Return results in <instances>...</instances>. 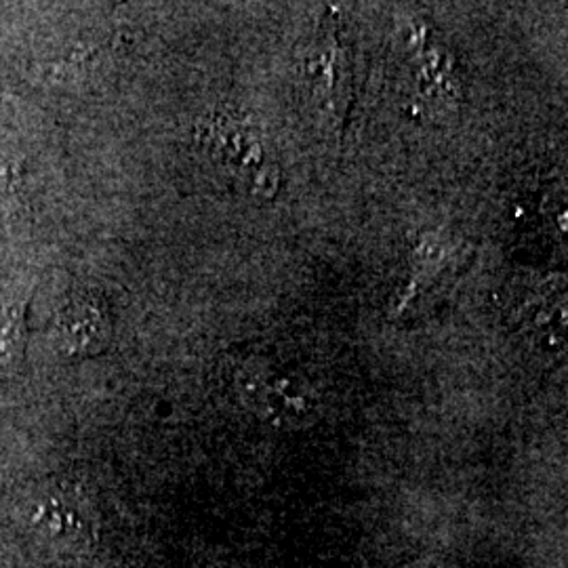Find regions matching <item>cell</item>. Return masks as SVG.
Returning a JSON list of instances; mask_svg holds the SVG:
<instances>
[{
  "instance_id": "obj_6",
  "label": "cell",
  "mask_w": 568,
  "mask_h": 568,
  "mask_svg": "<svg viewBox=\"0 0 568 568\" xmlns=\"http://www.w3.org/2000/svg\"><path fill=\"white\" fill-rule=\"evenodd\" d=\"M304 568H358L354 567L352 562L347 560H321V562H314V565H307Z\"/></svg>"
},
{
  "instance_id": "obj_3",
  "label": "cell",
  "mask_w": 568,
  "mask_h": 568,
  "mask_svg": "<svg viewBox=\"0 0 568 568\" xmlns=\"http://www.w3.org/2000/svg\"><path fill=\"white\" fill-rule=\"evenodd\" d=\"M248 396L255 410L272 417V422H305L312 413L310 389L295 377L262 373L248 382Z\"/></svg>"
},
{
  "instance_id": "obj_1",
  "label": "cell",
  "mask_w": 568,
  "mask_h": 568,
  "mask_svg": "<svg viewBox=\"0 0 568 568\" xmlns=\"http://www.w3.org/2000/svg\"><path fill=\"white\" fill-rule=\"evenodd\" d=\"M196 143L211 163L217 164L255 194H272L278 169L265 163L260 135L227 114H209L196 124Z\"/></svg>"
},
{
  "instance_id": "obj_4",
  "label": "cell",
  "mask_w": 568,
  "mask_h": 568,
  "mask_svg": "<svg viewBox=\"0 0 568 568\" xmlns=\"http://www.w3.org/2000/svg\"><path fill=\"white\" fill-rule=\"evenodd\" d=\"M34 527L47 535L55 546L70 548L74 544H87L91 535V525L81 501L68 493L44 495L34 509Z\"/></svg>"
},
{
  "instance_id": "obj_2",
  "label": "cell",
  "mask_w": 568,
  "mask_h": 568,
  "mask_svg": "<svg viewBox=\"0 0 568 568\" xmlns=\"http://www.w3.org/2000/svg\"><path fill=\"white\" fill-rule=\"evenodd\" d=\"M55 342L68 356H93L110 339L108 312L95 297H74L53 325Z\"/></svg>"
},
{
  "instance_id": "obj_5",
  "label": "cell",
  "mask_w": 568,
  "mask_h": 568,
  "mask_svg": "<svg viewBox=\"0 0 568 568\" xmlns=\"http://www.w3.org/2000/svg\"><path fill=\"white\" fill-rule=\"evenodd\" d=\"M28 344L26 302L0 305V379L18 375Z\"/></svg>"
}]
</instances>
